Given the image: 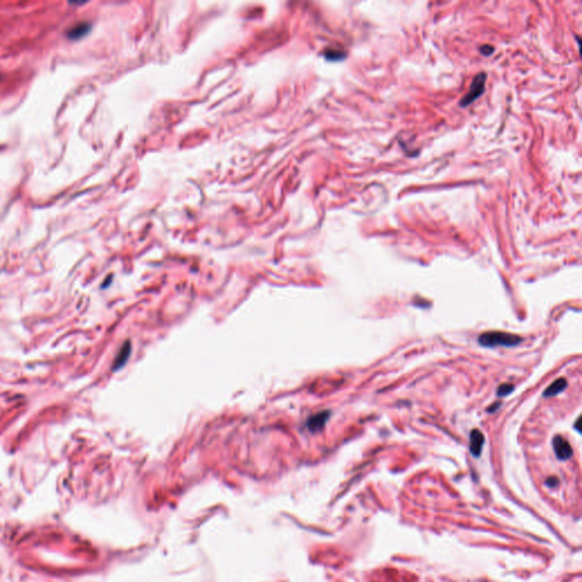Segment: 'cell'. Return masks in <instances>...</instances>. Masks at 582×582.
Masks as SVG:
<instances>
[{
    "label": "cell",
    "mask_w": 582,
    "mask_h": 582,
    "mask_svg": "<svg viewBox=\"0 0 582 582\" xmlns=\"http://www.w3.org/2000/svg\"><path fill=\"white\" fill-rule=\"evenodd\" d=\"M566 385H568V381L564 377H559L544 391V397H553V396L558 395L559 392L564 390Z\"/></svg>",
    "instance_id": "cell-7"
},
{
    "label": "cell",
    "mask_w": 582,
    "mask_h": 582,
    "mask_svg": "<svg viewBox=\"0 0 582 582\" xmlns=\"http://www.w3.org/2000/svg\"><path fill=\"white\" fill-rule=\"evenodd\" d=\"M485 81H487V74L485 73L482 72V73H479L478 75H476V77H474L473 81H472V83H471L469 92L464 96V97L462 98L459 105H461L462 107H466V106L471 105L472 103L476 102V100L483 94L484 87H485Z\"/></svg>",
    "instance_id": "cell-2"
},
{
    "label": "cell",
    "mask_w": 582,
    "mask_h": 582,
    "mask_svg": "<svg viewBox=\"0 0 582 582\" xmlns=\"http://www.w3.org/2000/svg\"><path fill=\"white\" fill-rule=\"evenodd\" d=\"M553 448L557 458L561 459V461L569 459L571 458V456H572V448H571L570 444L561 436L554 437Z\"/></svg>",
    "instance_id": "cell-3"
},
{
    "label": "cell",
    "mask_w": 582,
    "mask_h": 582,
    "mask_svg": "<svg viewBox=\"0 0 582 582\" xmlns=\"http://www.w3.org/2000/svg\"><path fill=\"white\" fill-rule=\"evenodd\" d=\"M557 483H558V480L556 479V478H554V477L549 478V479H548L547 482H546V484L548 485V487H555V485H557Z\"/></svg>",
    "instance_id": "cell-10"
},
{
    "label": "cell",
    "mask_w": 582,
    "mask_h": 582,
    "mask_svg": "<svg viewBox=\"0 0 582 582\" xmlns=\"http://www.w3.org/2000/svg\"><path fill=\"white\" fill-rule=\"evenodd\" d=\"M484 444V436L479 430H472L470 433V450L473 456L479 457Z\"/></svg>",
    "instance_id": "cell-5"
},
{
    "label": "cell",
    "mask_w": 582,
    "mask_h": 582,
    "mask_svg": "<svg viewBox=\"0 0 582 582\" xmlns=\"http://www.w3.org/2000/svg\"><path fill=\"white\" fill-rule=\"evenodd\" d=\"M478 341L484 347H514L522 342V338L513 333L492 331L480 335Z\"/></svg>",
    "instance_id": "cell-1"
},
{
    "label": "cell",
    "mask_w": 582,
    "mask_h": 582,
    "mask_svg": "<svg viewBox=\"0 0 582 582\" xmlns=\"http://www.w3.org/2000/svg\"><path fill=\"white\" fill-rule=\"evenodd\" d=\"M513 390H514L513 384L504 383L502 385H499V388L497 389V396L498 397H505V396L511 394V392Z\"/></svg>",
    "instance_id": "cell-9"
},
{
    "label": "cell",
    "mask_w": 582,
    "mask_h": 582,
    "mask_svg": "<svg viewBox=\"0 0 582 582\" xmlns=\"http://www.w3.org/2000/svg\"><path fill=\"white\" fill-rule=\"evenodd\" d=\"M492 51H494V48H491V47H489V46H484L483 48H481V53H482L483 55H485V56L490 55L492 53Z\"/></svg>",
    "instance_id": "cell-11"
},
{
    "label": "cell",
    "mask_w": 582,
    "mask_h": 582,
    "mask_svg": "<svg viewBox=\"0 0 582 582\" xmlns=\"http://www.w3.org/2000/svg\"><path fill=\"white\" fill-rule=\"evenodd\" d=\"M130 353H131V346H130V342H125L124 346L121 348V350H120V353H118L116 359H115V363H114V366H113L114 371L120 370L122 366L127 363Z\"/></svg>",
    "instance_id": "cell-8"
},
{
    "label": "cell",
    "mask_w": 582,
    "mask_h": 582,
    "mask_svg": "<svg viewBox=\"0 0 582 582\" xmlns=\"http://www.w3.org/2000/svg\"><path fill=\"white\" fill-rule=\"evenodd\" d=\"M329 417H330L329 411H324V412H320V413H317L316 415H313V416L309 417L308 421H307V428H308L312 432L320 431V430L325 425V423H327Z\"/></svg>",
    "instance_id": "cell-6"
},
{
    "label": "cell",
    "mask_w": 582,
    "mask_h": 582,
    "mask_svg": "<svg viewBox=\"0 0 582 582\" xmlns=\"http://www.w3.org/2000/svg\"><path fill=\"white\" fill-rule=\"evenodd\" d=\"M91 28L92 25L90 22H80L66 31V36L69 40H80L91 31Z\"/></svg>",
    "instance_id": "cell-4"
},
{
    "label": "cell",
    "mask_w": 582,
    "mask_h": 582,
    "mask_svg": "<svg viewBox=\"0 0 582 582\" xmlns=\"http://www.w3.org/2000/svg\"><path fill=\"white\" fill-rule=\"evenodd\" d=\"M0 80H1V76H0Z\"/></svg>",
    "instance_id": "cell-13"
},
{
    "label": "cell",
    "mask_w": 582,
    "mask_h": 582,
    "mask_svg": "<svg viewBox=\"0 0 582 582\" xmlns=\"http://www.w3.org/2000/svg\"><path fill=\"white\" fill-rule=\"evenodd\" d=\"M498 407H499V404L496 403L495 406H492V407H490V409H488V411H489V412H495V411L497 410Z\"/></svg>",
    "instance_id": "cell-12"
}]
</instances>
